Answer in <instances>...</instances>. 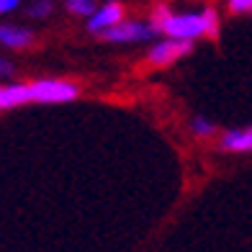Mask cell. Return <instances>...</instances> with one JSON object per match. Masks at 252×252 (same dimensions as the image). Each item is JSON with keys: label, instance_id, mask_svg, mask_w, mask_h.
I'll use <instances>...</instances> for the list:
<instances>
[{"label": "cell", "instance_id": "11", "mask_svg": "<svg viewBox=\"0 0 252 252\" xmlns=\"http://www.w3.org/2000/svg\"><path fill=\"white\" fill-rule=\"evenodd\" d=\"M190 126H193V134H198V136H211L214 134V124L203 116H196L190 121Z\"/></svg>", "mask_w": 252, "mask_h": 252}, {"label": "cell", "instance_id": "8", "mask_svg": "<svg viewBox=\"0 0 252 252\" xmlns=\"http://www.w3.org/2000/svg\"><path fill=\"white\" fill-rule=\"evenodd\" d=\"M3 100H5V108H16V106H24V103H31V85H5L3 90Z\"/></svg>", "mask_w": 252, "mask_h": 252}, {"label": "cell", "instance_id": "5", "mask_svg": "<svg viewBox=\"0 0 252 252\" xmlns=\"http://www.w3.org/2000/svg\"><path fill=\"white\" fill-rule=\"evenodd\" d=\"M124 21V5L121 3H116V0H108V3H103L93 16H90V21H88V31L90 33H100L103 31H108V29H113V26H119Z\"/></svg>", "mask_w": 252, "mask_h": 252}, {"label": "cell", "instance_id": "1", "mask_svg": "<svg viewBox=\"0 0 252 252\" xmlns=\"http://www.w3.org/2000/svg\"><path fill=\"white\" fill-rule=\"evenodd\" d=\"M159 31L167 39H180V41H193L198 36H216L219 33V16L214 8L198 10V13H170Z\"/></svg>", "mask_w": 252, "mask_h": 252}, {"label": "cell", "instance_id": "12", "mask_svg": "<svg viewBox=\"0 0 252 252\" xmlns=\"http://www.w3.org/2000/svg\"><path fill=\"white\" fill-rule=\"evenodd\" d=\"M167 18H170V10H167V5H155V8H152V21H150V24H152V26L159 31V26H162Z\"/></svg>", "mask_w": 252, "mask_h": 252}, {"label": "cell", "instance_id": "6", "mask_svg": "<svg viewBox=\"0 0 252 252\" xmlns=\"http://www.w3.org/2000/svg\"><path fill=\"white\" fill-rule=\"evenodd\" d=\"M221 150L226 152H252V129H232L221 134Z\"/></svg>", "mask_w": 252, "mask_h": 252}, {"label": "cell", "instance_id": "10", "mask_svg": "<svg viewBox=\"0 0 252 252\" xmlns=\"http://www.w3.org/2000/svg\"><path fill=\"white\" fill-rule=\"evenodd\" d=\"M26 13L31 18H44V16H49L52 13V0H33V3L29 5Z\"/></svg>", "mask_w": 252, "mask_h": 252}, {"label": "cell", "instance_id": "7", "mask_svg": "<svg viewBox=\"0 0 252 252\" xmlns=\"http://www.w3.org/2000/svg\"><path fill=\"white\" fill-rule=\"evenodd\" d=\"M33 41V33L21 26H0V44L8 49H24Z\"/></svg>", "mask_w": 252, "mask_h": 252}, {"label": "cell", "instance_id": "16", "mask_svg": "<svg viewBox=\"0 0 252 252\" xmlns=\"http://www.w3.org/2000/svg\"><path fill=\"white\" fill-rule=\"evenodd\" d=\"M3 90H5V88H0V111H5V100H3Z\"/></svg>", "mask_w": 252, "mask_h": 252}, {"label": "cell", "instance_id": "4", "mask_svg": "<svg viewBox=\"0 0 252 252\" xmlns=\"http://www.w3.org/2000/svg\"><path fill=\"white\" fill-rule=\"evenodd\" d=\"M193 49L190 41H180V39H162L152 44L150 54H147V62L155 64V67H165V64H173L175 60H180L183 54H188Z\"/></svg>", "mask_w": 252, "mask_h": 252}, {"label": "cell", "instance_id": "2", "mask_svg": "<svg viewBox=\"0 0 252 252\" xmlns=\"http://www.w3.org/2000/svg\"><path fill=\"white\" fill-rule=\"evenodd\" d=\"M31 85V98L36 103H64L77 98V85L70 80H36Z\"/></svg>", "mask_w": 252, "mask_h": 252}, {"label": "cell", "instance_id": "15", "mask_svg": "<svg viewBox=\"0 0 252 252\" xmlns=\"http://www.w3.org/2000/svg\"><path fill=\"white\" fill-rule=\"evenodd\" d=\"M10 72H13V67H10V62H5L3 57H0V77H8Z\"/></svg>", "mask_w": 252, "mask_h": 252}, {"label": "cell", "instance_id": "9", "mask_svg": "<svg viewBox=\"0 0 252 252\" xmlns=\"http://www.w3.org/2000/svg\"><path fill=\"white\" fill-rule=\"evenodd\" d=\"M67 10L72 16H93L95 13V0H67Z\"/></svg>", "mask_w": 252, "mask_h": 252}, {"label": "cell", "instance_id": "3", "mask_svg": "<svg viewBox=\"0 0 252 252\" xmlns=\"http://www.w3.org/2000/svg\"><path fill=\"white\" fill-rule=\"evenodd\" d=\"M155 33H159V31H157L152 24L147 26V24H142V21H121L119 26L103 31L100 39L108 41V44H134V41H147V39H152Z\"/></svg>", "mask_w": 252, "mask_h": 252}, {"label": "cell", "instance_id": "14", "mask_svg": "<svg viewBox=\"0 0 252 252\" xmlns=\"http://www.w3.org/2000/svg\"><path fill=\"white\" fill-rule=\"evenodd\" d=\"M18 3H21V0H0V16H3V13H10V10H16Z\"/></svg>", "mask_w": 252, "mask_h": 252}, {"label": "cell", "instance_id": "13", "mask_svg": "<svg viewBox=\"0 0 252 252\" xmlns=\"http://www.w3.org/2000/svg\"><path fill=\"white\" fill-rule=\"evenodd\" d=\"M229 10L232 13H247V10H252V0H229Z\"/></svg>", "mask_w": 252, "mask_h": 252}]
</instances>
